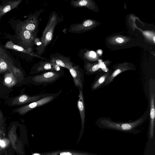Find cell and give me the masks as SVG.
<instances>
[{
	"label": "cell",
	"instance_id": "obj_1",
	"mask_svg": "<svg viewBox=\"0 0 155 155\" xmlns=\"http://www.w3.org/2000/svg\"><path fill=\"white\" fill-rule=\"evenodd\" d=\"M148 110L140 117L136 120L130 122H115L107 117H102L98 119L96 123L100 128L113 130L123 132L131 133L136 131L146 120L148 115Z\"/></svg>",
	"mask_w": 155,
	"mask_h": 155
},
{
	"label": "cell",
	"instance_id": "obj_2",
	"mask_svg": "<svg viewBox=\"0 0 155 155\" xmlns=\"http://www.w3.org/2000/svg\"><path fill=\"white\" fill-rule=\"evenodd\" d=\"M62 21V19L55 12L50 14L47 23L42 33L40 44L37 48L36 53L40 56L45 51L47 46L51 41L55 28Z\"/></svg>",
	"mask_w": 155,
	"mask_h": 155
},
{
	"label": "cell",
	"instance_id": "obj_3",
	"mask_svg": "<svg viewBox=\"0 0 155 155\" xmlns=\"http://www.w3.org/2000/svg\"><path fill=\"white\" fill-rule=\"evenodd\" d=\"M61 92L60 91L57 93L49 94L36 101L19 107L15 109L14 111L20 115H24L34 108L51 102L56 98Z\"/></svg>",
	"mask_w": 155,
	"mask_h": 155
},
{
	"label": "cell",
	"instance_id": "obj_4",
	"mask_svg": "<svg viewBox=\"0 0 155 155\" xmlns=\"http://www.w3.org/2000/svg\"><path fill=\"white\" fill-rule=\"evenodd\" d=\"M149 96L150 104V123L149 131V137H153L155 118V81L151 78L149 81Z\"/></svg>",
	"mask_w": 155,
	"mask_h": 155
},
{
	"label": "cell",
	"instance_id": "obj_5",
	"mask_svg": "<svg viewBox=\"0 0 155 155\" xmlns=\"http://www.w3.org/2000/svg\"><path fill=\"white\" fill-rule=\"evenodd\" d=\"M17 38L24 48L31 52L37 33H33L20 27L17 30Z\"/></svg>",
	"mask_w": 155,
	"mask_h": 155
},
{
	"label": "cell",
	"instance_id": "obj_6",
	"mask_svg": "<svg viewBox=\"0 0 155 155\" xmlns=\"http://www.w3.org/2000/svg\"><path fill=\"white\" fill-rule=\"evenodd\" d=\"M63 74L64 71L62 70L59 71H50L34 76L32 80L33 82L37 85L51 84L56 81Z\"/></svg>",
	"mask_w": 155,
	"mask_h": 155
},
{
	"label": "cell",
	"instance_id": "obj_7",
	"mask_svg": "<svg viewBox=\"0 0 155 155\" xmlns=\"http://www.w3.org/2000/svg\"><path fill=\"white\" fill-rule=\"evenodd\" d=\"M44 9H41L30 15L24 21L21 22L20 27L22 28L33 33H37L39 24L38 18Z\"/></svg>",
	"mask_w": 155,
	"mask_h": 155
},
{
	"label": "cell",
	"instance_id": "obj_8",
	"mask_svg": "<svg viewBox=\"0 0 155 155\" xmlns=\"http://www.w3.org/2000/svg\"><path fill=\"white\" fill-rule=\"evenodd\" d=\"M61 70L60 67L51 62L50 60L42 59L33 66L32 72L33 74H38L48 71H59Z\"/></svg>",
	"mask_w": 155,
	"mask_h": 155
},
{
	"label": "cell",
	"instance_id": "obj_9",
	"mask_svg": "<svg viewBox=\"0 0 155 155\" xmlns=\"http://www.w3.org/2000/svg\"><path fill=\"white\" fill-rule=\"evenodd\" d=\"M76 87L83 90L84 75L82 69L78 65H73L69 69Z\"/></svg>",
	"mask_w": 155,
	"mask_h": 155
},
{
	"label": "cell",
	"instance_id": "obj_10",
	"mask_svg": "<svg viewBox=\"0 0 155 155\" xmlns=\"http://www.w3.org/2000/svg\"><path fill=\"white\" fill-rule=\"evenodd\" d=\"M50 61L59 67L69 69L74 64L69 57H65L59 53H56L50 56Z\"/></svg>",
	"mask_w": 155,
	"mask_h": 155
},
{
	"label": "cell",
	"instance_id": "obj_11",
	"mask_svg": "<svg viewBox=\"0 0 155 155\" xmlns=\"http://www.w3.org/2000/svg\"><path fill=\"white\" fill-rule=\"evenodd\" d=\"M48 94H41L37 95L30 96L26 94H23L14 98L12 104L13 105H18L36 101L48 95Z\"/></svg>",
	"mask_w": 155,
	"mask_h": 155
},
{
	"label": "cell",
	"instance_id": "obj_12",
	"mask_svg": "<svg viewBox=\"0 0 155 155\" xmlns=\"http://www.w3.org/2000/svg\"><path fill=\"white\" fill-rule=\"evenodd\" d=\"M13 62L5 50L0 47V74L10 72Z\"/></svg>",
	"mask_w": 155,
	"mask_h": 155
},
{
	"label": "cell",
	"instance_id": "obj_13",
	"mask_svg": "<svg viewBox=\"0 0 155 155\" xmlns=\"http://www.w3.org/2000/svg\"><path fill=\"white\" fill-rule=\"evenodd\" d=\"M93 23V22L91 20H87L81 23L71 25L69 28L68 32L76 34L82 33L87 28L92 25Z\"/></svg>",
	"mask_w": 155,
	"mask_h": 155
},
{
	"label": "cell",
	"instance_id": "obj_14",
	"mask_svg": "<svg viewBox=\"0 0 155 155\" xmlns=\"http://www.w3.org/2000/svg\"><path fill=\"white\" fill-rule=\"evenodd\" d=\"M22 0H7L4 1L0 5V12L2 16L14 9L20 4Z\"/></svg>",
	"mask_w": 155,
	"mask_h": 155
},
{
	"label": "cell",
	"instance_id": "obj_15",
	"mask_svg": "<svg viewBox=\"0 0 155 155\" xmlns=\"http://www.w3.org/2000/svg\"><path fill=\"white\" fill-rule=\"evenodd\" d=\"M111 72L108 70L96 75L91 86V90L93 91L103 87L105 80Z\"/></svg>",
	"mask_w": 155,
	"mask_h": 155
},
{
	"label": "cell",
	"instance_id": "obj_16",
	"mask_svg": "<svg viewBox=\"0 0 155 155\" xmlns=\"http://www.w3.org/2000/svg\"><path fill=\"white\" fill-rule=\"evenodd\" d=\"M79 94L78 95V100L77 102V106L78 109L81 121L82 127H83L85 117V106L84 100L83 90L78 88Z\"/></svg>",
	"mask_w": 155,
	"mask_h": 155
},
{
	"label": "cell",
	"instance_id": "obj_17",
	"mask_svg": "<svg viewBox=\"0 0 155 155\" xmlns=\"http://www.w3.org/2000/svg\"><path fill=\"white\" fill-rule=\"evenodd\" d=\"M5 47L8 49H12L15 51L27 54L32 56L38 57L43 60H50L48 59L42 58L32 52H30L26 49L24 48V47L15 44L11 41H7L6 42L5 45Z\"/></svg>",
	"mask_w": 155,
	"mask_h": 155
},
{
	"label": "cell",
	"instance_id": "obj_18",
	"mask_svg": "<svg viewBox=\"0 0 155 155\" xmlns=\"http://www.w3.org/2000/svg\"><path fill=\"white\" fill-rule=\"evenodd\" d=\"M17 83V79L12 72H9L5 74L4 83L5 86L8 87H11L15 85Z\"/></svg>",
	"mask_w": 155,
	"mask_h": 155
},
{
	"label": "cell",
	"instance_id": "obj_19",
	"mask_svg": "<svg viewBox=\"0 0 155 155\" xmlns=\"http://www.w3.org/2000/svg\"><path fill=\"white\" fill-rule=\"evenodd\" d=\"M99 64L91 65L87 63L84 65L85 73L88 75L93 74L100 68Z\"/></svg>",
	"mask_w": 155,
	"mask_h": 155
},
{
	"label": "cell",
	"instance_id": "obj_20",
	"mask_svg": "<svg viewBox=\"0 0 155 155\" xmlns=\"http://www.w3.org/2000/svg\"><path fill=\"white\" fill-rule=\"evenodd\" d=\"M10 72H12L13 74L16 78L19 77L21 78L23 75L20 69L14 66V65L12 66Z\"/></svg>",
	"mask_w": 155,
	"mask_h": 155
},
{
	"label": "cell",
	"instance_id": "obj_21",
	"mask_svg": "<svg viewBox=\"0 0 155 155\" xmlns=\"http://www.w3.org/2000/svg\"><path fill=\"white\" fill-rule=\"evenodd\" d=\"M89 56L91 58H95L96 57V54L94 52L91 51L89 53Z\"/></svg>",
	"mask_w": 155,
	"mask_h": 155
},
{
	"label": "cell",
	"instance_id": "obj_22",
	"mask_svg": "<svg viewBox=\"0 0 155 155\" xmlns=\"http://www.w3.org/2000/svg\"><path fill=\"white\" fill-rule=\"evenodd\" d=\"M116 41L118 43H121L124 42V40L121 38H116Z\"/></svg>",
	"mask_w": 155,
	"mask_h": 155
},
{
	"label": "cell",
	"instance_id": "obj_23",
	"mask_svg": "<svg viewBox=\"0 0 155 155\" xmlns=\"http://www.w3.org/2000/svg\"><path fill=\"white\" fill-rule=\"evenodd\" d=\"M0 146L2 147H4L5 146V141L3 140H1L0 142Z\"/></svg>",
	"mask_w": 155,
	"mask_h": 155
},
{
	"label": "cell",
	"instance_id": "obj_24",
	"mask_svg": "<svg viewBox=\"0 0 155 155\" xmlns=\"http://www.w3.org/2000/svg\"><path fill=\"white\" fill-rule=\"evenodd\" d=\"M60 155H72V154L68 152H64L61 153H60Z\"/></svg>",
	"mask_w": 155,
	"mask_h": 155
},
{
	"label": "cell",
	"instance_id": "obj_25",
	"mask_svg": "<svg viewBox=\"0 0 155 155\" xmlns=\"http://www.w3.org/2000/svg\"><path fill=\"white\" fill-rule=\"evenodd\" d=\"M98 53L99 54H101V52H101V51H98Z\"/></svg>",
	"mask_w": 155,
	"mask_h": 155
},
{
	"label": "cell",
	"instance_id": "obj_26",
	"mask_svg": "<svg viewBox=\"0 0 155 155\" xmlns=\"http://www.w3.org/2000/svg\"><path fill=\"white\" fill-rule=\"evenodd\" d=\"M153 41L154 42H155V37L154 36L153 38Z\"/></svg>",
	"mask_w": 155,
	"mask_h": 155
},
{
	"label": "cell",
	"instance_id": "obj_27",
	"mask_svg": "<svg viewBox=\"0 0 155 155\" xmlns=\"http://www.w3.org/2000/svg\"><path fill=\"white\" fill-rule=\"evenodd\" d=\"M33 155H40L38 153H35Z\"/></svg>",
	"mask_w": 155,
	"mask_h": 155
},
{
	"label": "cell",
	"instance_id": "obj_28",
	"mask_svg": "<svg viewBox=\"0 0 155 155\" xmlns=\"http://www.w3.org/2000/svg\"><path fill=\"white\" fill-rule=\"evenodd\" d=\"M1 16H1V12H0V17H1Z\"/></svg>",
	"mask_w": 155,
	"mask_h": 155
},
{
	"label": "cell",
	"instance_id": "obj_29",
	"mask_svg": "<svg viewBox=\"0 0 155 155\" xmlns=\"http://www.w3.org/2000/svg\"><path fill=\"white\" fill-rule=\"evenodd\" d=\"M1 140L0 137V142Z\"/></svg>",
	"mask_w": 155,
	"mask_h": 155
}]
</instances>
